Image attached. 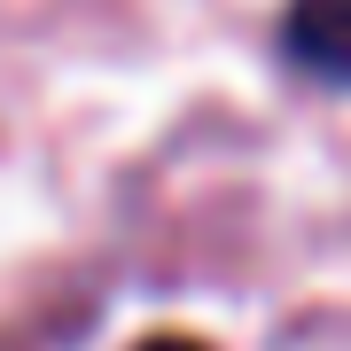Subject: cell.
<instances>
[{
	"label": "cell",
	"instance_id": "2",
	"mask_svg": "<svg viewBox=\"0 0 351 351\" xmlns=\"http://www.w3.org/2000/svg\"><path fill=\"white\" fill-rule=\"evenodd\" d=\"M141 351H211V343H195V336H156V343H141Z\"/></svg>",
	"mask_w": 351,
	"mask_h": 351
},
{
	"label": "cell",
	"instance_id": "1",
	"mask_svg": "<svg viewBox=\"0 0 351 351\" xmlns=\"http://www.w3.org/2000/svg\"><path fill=\"white\" fill-rule=\"evenodd\" d=\"M281 47L297 71L328 78V86H351V0H289Z\"/></svg>",
	"mask_w": 351,
	"mask_h": 351
}]
</instances>
